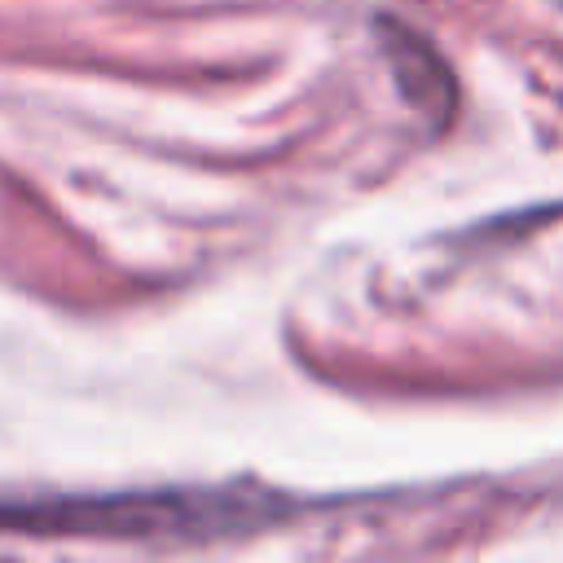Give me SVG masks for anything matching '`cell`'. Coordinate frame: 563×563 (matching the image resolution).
Instances as JSON below:
<instances>
[{
  "instance_id": "1",
  "label": "cell",
  "mask_w": 563,
  "mask_h": 563,
  "mask_svg": "<svg viewBox=\"0 0 563 563\" xmlns=\"http://www.w3.org/2000/svg\"><path fill=\"white\" fill-rule=\"evenodd\" d=\"M268 497L246 493H123L92 501L0 506V532H79V537H198L268 519Z\"/></svg>"
}]
</instances>
